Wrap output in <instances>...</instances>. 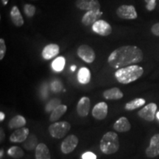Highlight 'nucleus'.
<instances>
[{"label": "nucleus", "mask_w": 159, "mask_h": 159, "mask_svg": "<svg viewBox=\"0 0 159 159\" xmlns=\"http://www.w3.org/2000/svg\"><path fill=\"white\" fill-rule=\"evenodd\" d=\"M144 54L136 46H122L113 51L109 55L108 62L112 68L119 69L142 62Z\"/></svg>", "instance_id": "1"}, {"label": "nucleus", "mask_w": 159, "mask_h": 159, "mask_svg": "<svg viewBox=\"0 0 159 159\" xmlns=\"http://www.w3.org/2000/svg\"><path fill=\"white\" fill-rule=\"evenodd\" d=\"M144 74V69L138 65H131L124 68L119 69L114 76L119 83L128 84L140 78Z\"/></svg>", "instance_id": "2"}, {"label": "nucleus", "mask_w": 159, "mask_h": 159, "mask_svg": "<svg viewBox=\"0 0 159 159\" xmlns=\"http://www.w3.org/2000/svg\"><path fill=\"white\" fill-rule=\"evenodd\" d=\"M119 136L114 132H108L103 135L99 144V148L102 153L105 155L114 154L119 148Z\"/></svg>", "instance_id": "3"}, {"label": "nucleus", "mask_w": 159, "mask_h": 159, "mask_svg": "<svg viewBox=\"0 0 159 159\" xmlns=\"http://www.w3.org/2000/svg\"><path fill=\"white\" fill-rule=\"evenodd\" d=\"M71 125L69 122H56L49 125L48 130L49 134L55 139H62L70 130Z\"/></svg>", "instance_id": "4"}, {"label": "nucleus", "mask_w": 159, "mask_h": 159, "mask_svg": "<svg viewBox=\"0 0 159 159\" xmlns=\"http://www.w3.org/2000/svg\"><path fill=\"white\" fill-rule=\"evenodd\" d=\"M77 54L80 58H81L87 63H93L96 58V54L94 49L86 44L80 46L77 48Z\"/></svg>", "instance_id": "5"}, {"label": "nucleus", "mask_w": 159, "mask_h": 159, "mask_svg": "<svg viewBox=\"0 0 159 159\" xmlns=\"http://www.w3.org/2000/svg\"><path fill=\"white\" fill-rule=\"evenodd\" d=\"M116 13L119 18L123 19L132 20L136 19L138 17L136 8L133 5H121L117 8Z\"/></svg>", "instance_id": "6"}, {"label": "nucleus", "mask_w": 159, "mask_h": 159, "mask_svg": "<svg viewBox=\"0 0 159 159\" xmlns=\"http://www.w3.org/2000/svg\"><path fill=\"white\" fill-rule=\"evenodd\" d=\"M157 111V105L156 103H150L147 105L144 108L141 109L138 112L139 117L148 121V122H152L156 118Z\"/></svg>", "instance_id": "7"}, {"label": "nucleus", "mask_w": 159, "mask_h": 159, "mask_svg": "<svg viewBox=\"0 0 159 159\" xmlns=\"http://www.w3.org/2000/svg\"><path fill=\"white\" fill-rule=\"evenodd\" d=\"M79 139L75 135H69L66 137L61 145V150L63 153L69 154L75 150L78 144Z\"/></svg>", "instance_id": "8"}, {"label": "nucleus", "mask_w": 159, "mask_h": 159, "mask_svg": "<svg viewBox=\"0 0 159 159\" xmlns=\"http://www.w3.org/2000/svg\"><path fill=\"white\" fill-rule=\"evenodd\" d=\"M92 30L101 36H108L112 33V27L104 20H98L92 25Z\"/></svg>", "instance_id": "9"}, {"label": "nucleus", "mask_w": 159, "mask_h": 159, "mask_svg": "<svg viewBox=\"0 0 159 159\" xmlns=\"http://www.w3.org/2000/svg\"><path fill=\"white\" fill-rule=\"evenodd\" d=\"M76 7L82 11H100V4L98 0H77Z\"/></svg>", "instance_id": "10"}, {"label": "nucleus", "mask_w": 159, "mask_h": 159, "mask_svg": "<svg viewBox=\"0 0 159 159\" xmlns=\"http://www.w3.org/2000/svg\"><path fill=\"white\" fill-rule=\"evenodd\" d=\"M148 158H152L159 156V134H156L150 139V145L145 150Z\"/></svg>", "instance_id": "11"}, {"label": "nucleus", "mask_w": 159, "mask_h": 159, "mask_svg": "<svg viewBox=\"0 0 159 159\" xmlns=\"http://www.w3.org/2000/svg\"><path fill=\"white\" fill-rule=\"evenodd\" d=\"M108 112V105L105 102H100L94 105L92 109V116L97 120H103L106 118Z\"/></svg>", "instance_id": "12"}, {"label": "nucleus", "mask_w": 159, "mask_h": 159, "mask_svg": "<svg viewBox=\"0 0 159 159\" xmlns=\"http://www.w3.org/2000/svg\"><path fill=\"white\" fill-rule=\"evenodd\" d=\"M91 107L90 99L87 97H83L79 100L77 105V114L80 117H85L88 116Z\"/></svg>", "instance_id": "13"}, {"label": "nucleus", "mask_w": 159, "mask_h": 159, "mask_svg": "<svg viewBox=\"0 0 159 159\" xmlns=\"http://www.w3.org/2000/svg\"><path fill=\"white\" fill-rule=\"evenodd\" d=\"M30 131L27 128H21L16 130L10 136V141L11 142L21 143L25 142L26 139L29 136Z\"/></svg>", "instance_id": "14"}, {"label": "nucleus", "mask_w": 159, "mask_h": 159, "mask_svg": "<svg viewBox=\"0 0 159 159\" xmlns=\"http://www.w3.org/2000/svg\"><path fill=\"white\" fill-rule=\"evenodd\" d=\"M102 13L100 11H87L83 16L82 19V23L85 26L94 25L97 21H98L99 17L101 16Z\"/></svg>", "instance_id": "15"}, {"label": "nucleus", "mask_w": 159, "mask_h": 159, "mask_svg": "<svg viewBox=\"0 0 159 159\" xmlns=\"http://www.w3.org/2000/svg\"><path fill=\"white\" fill-rule=\"evenodd\" d=\"M60 52V47L55 43H50L47 45L42 51V57L45 60H51L56 57Z\"/></svg>", "instance_id": "16"}, {"label": "nucleus", "mask_w": 159, "mask_h": 159, "mask_svg": "<svg viewBox=\"0 0 159 159\" xmlns=\"http://www.w3.org/2000/svg\"><path fill=\"white\" fill-rule=\"evenodd\" d=\"M131 125L128 118L122 116L120 117L114 124V129L117 132L125 133L130 130Z\"/></svg>", "instance_id": "17"}, {"label": "nucleus", "mask_w": 159, "mask_h": 159, "mask_svg": "<svg viewBox=\"0 0 159 159\" xmlns=\"http://www.w3.org/2000/svg\"><path fill=\"white\" fill-rule=\"evenodd\" d=\"M123 96L124 94H123L122 91L116 87L105 90L103 92V97L108 100H118V99H122Z\"/></svg>", "instance_id": "18"}, {"label": "nucleus", "mask_w": 159, "mask_h": 159, "mask_svg": "<svg viewBox=\"0 0 159 159\" xmlns=\"http://www.w3.org/2000/svg\"><path fill=\"white\" fill-rule=\"evenodd\" d=\"M35 159H51L48 147L43 143H40L35 148Z\"/></svg>", "instance_id": "19"}, {"label": "nucleus", "mask_w": 159, "mask_h": 159, "mask_svg": "<svg viewBox=\"0 0 159 159\" xmlns=\"http://www.w3.org/2000/svg\"><path fill=\"white\" fill-rule=\"evenodd\" d=\"M11 19L13 25L16 27H21L25 23L23 17L21 16L19 7L17 6H13L11 11Z\"/></svg>", "instance_id": "20"}, {"label": "nucleus", "mask_w": 159, "mask_h": 159, "mask_svg": "<svg viewBox=\"0 0 159 159\" xmlns=\"http://www.w3.org/2000/svg\"><path fill=\"white\" fill-rule=\"evenodd\" d=\"M27 124L26 119L23 116L21 115H17L14 117H13L8 122V128L10 129H17L24 128Z\"/></svg>", "instance_id": "21"}, {"label": "nucleus", "mask_w": 159, "mask_h": 159, "mask_svg": "<svg viewBox=\"0 0 159 159\" xmlns=\"http://www.w3.org/2000/svg\"><path fill=\"white\" fill-rule=\"evenodd\" d=\"M67 111V106L66 105H60L57 107L55 110L52 111L50 116H49V121L51 122H56L58 119L63 115Z\"/></svg>", "instance_id": "22"}, {"label": "nucleus", "mask_w": 159, "mask_h": 159, "mask_svg": "<svg viewBox=\"0 0 159 159\" xmlns=\"http://www.w3.org/2000/svg\"><path fill=\"white\" fill-rule=\"evenodd\" d=\"M90 70L86 67H82L80 69L77 73V80L81 84H88L91 80Z\"/></svg>", "instance_id": "23"}, {"label": "nucleus", "mask_w": 159, "mask_h": 159, "mask_svg": "<svg viewBox=\"0 0 159 159\" xmlns=\"http://www.w3.org/2000/svg\"><path fill=\"white\" fill-rule=\"evenodd\" d=\"M146 102V100L143 98H136L130 101L125 104V108L127 111H134L143 106Z\"/></svg>", "instance_id": "24"}, {"label": "nucleus", "mask_w": 159, "mask_h": 159, "mask_svg": "<svg viewBox=\"0 0 159 159\" xmlns=\"http://www.w3.org/2000/svg\"><path fill=\"white\" fill-rule=\"evenodd\" d=\"M38 139L35 134L29 135L25 142H24V148L27 150H33L38 146Z\"/></svg>", "instance_id": "25"}, {"label": "nucleus", "mask_w": 159, "mask_h": 159, "mask_svg": "<svg viewBox=\"0 0 159 159\" xmlns=\"http://www.w3.org/2000/svg\"><path fill=\"white\" fill-rule=\"evenodd\" d=\"M7 154L13 158L19 159L22 158L24 155H25V152H24L22 149L19 148V147L13 146L7 150Z\"/></svg>", "instance_id": "26"}, {"label": "nucleus", "mask_w": 159, "mask_h": 159, "mask_svg": "<svg viewBox=\"0 0 159 159\" xmlns=\"http://www.w3.org/2000/svg\"><path fill=\"white\" fill-rule=\"evenodd\" d=\"M66 63V60L63 57H58L53 61L52 63V68L55 71H61L64 68Z\"/></svg>", "instance_id": "27"}, {"label": "nucleus", "mask_w": 159, "mask_h": 159, "mask_svg": "<svg viewBox=\"0 0 159 159\" xmlns=\"http://www.w3.org/2000/svg\"><path fill=\"white\" fill-rule=\"evenodd\" d=\"M60 105H61V100L59 99H53L47 103V105H46L45 110L47 112H51V111L55 110Z\"/></svg>", "instance_id": "28"}, {"label": "nucleus", "mask_w": 159, "mask_h": 159, "mask_svg": "<svg viewBox=\"0 0 159 159\" xmlns=\"http://www.w3.org/2000/svg\"><path fill=\"white\" fill-rule=\"evenodd\" d=\"M35 11H36L35 7L34 5H30V4H27L24 7V12H25V15L29 18L33 17L35 15Z\"/></svg>", "instance_id": "29"}, {"label": "nucleus", "mask_w": 159, "mask_h": 159, "mask_svg": "<svg viewBox=\"0 0 159 159\" xmlns=\"http://www.w3.org/2000/svg\"><path fill=\"white\" fill-rule=\"evenodd\" d=\"M6 53V45L5 40L0 39V60H2Z\"/></svg>", "instance_id": "30"}, {"label": "nucleus", "mask_w": 159, "mask_h": 159, "mask_svg": "<svg viewBox=\"0 0 159 159\" xmlns=\"http://www.w3.org/2000/svg\"><path fill=\"white\" fill-rule=\"evenodd\" d=\"M83 159H97V156L91 152H87L83 154Z\"/></svg>", "instance_id": "31"}, {"label": "nucleus", "mask_w": 159, "mask_h": 159, "mask_svg": "<svg viewBox=\"0 0 159 159\" xmlns=\"http://www.w3.org/2000/svg\"><path fill=\"white\" fill-rule=\"evenodd\" d=\"M151 32L156 36H159V22L155 24L151 27Z\"/></svg>", "instance_id": "32"}, {"label": "nucleus", "mask_w": 159, "mask_h": 159, "mask_svg": "<svg viewBox=\"0 0 159 159\" xmlns=\"http://www.w3.org/2000/svg\"><path fill=\"white\" fill-rule=\"evenodd\" d=\"M0 134H1V139H0V141H1V142H2L4 140H5V132H4L3 129L1 128L0 129Z\"/></svg>", "instance_id": "33"}, {"label": "nucleus", "mask_w": 159, "mask_h": 159, "mask_svg": "<svg viewBox=\"0 0 159 159\" xmlns=\"http://www.w3.org/2000/svg\"><path fill=\"white\" fill-rule=\"evenodd\" d=\"M5 119V114L3 112H0V121L1 122H3V120Z\"/></svg>", "instance_id": "34"}, {"label": "nucleus", "mask_w": 159, "mask_h": 159, "mask_svg": "<svg viewBox=\"0 0 159 159\" xmlns=\"http://www.w3.org/2000/svg\"><path fill=\"white\" fill-rule=\"evenodd\" d=\"M1 1L3 5H7L8 3V0H1Z\"/></svg>", "instance_id": "35"}, {"label": "nucleus", "mask_w": 159, "mask_h": 159, "mask_svg": "<svg viewBox=\"0 0 159 159\" xmlns=\"http://www.w3.org/2000/svg\"><path fill=\"white\" fill-rule=\"evenodd\" d=\"M144 1L147 4H148L150 2H156V0H144Z\"/></svg>", "instance_id": "36"}, {"label": "nucleus", "mask_w": 159, "mask_h": 159, "mask_svg": "<svg viewBox=\"0 0 159 159\" xmlns=\"http://www.w3.org/2000/svg\"><path fill=\"white\" fill-rule=\"evenodd\" d=\"M4 156V150L2 149L1 150H0V158H2V157Z\"/></svg>", "instance_id": "37"}, {"label": "nucleus", "mask_w": 159, "mask_h": 159, "mask_svg": "<svg viewBox=\"0 0 159 159\" xmlns=\"http://www.w3.org/2000/svg\"><path fill=\"white\" fill-rule=\"evenodd\" d=\"M156 116H157V118H158V119H159V112L157 113V114H156Z\"/></svg>", "instance_id": "38"}]
</instances>
